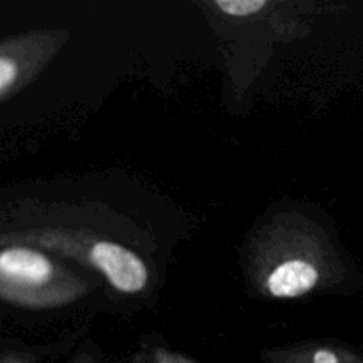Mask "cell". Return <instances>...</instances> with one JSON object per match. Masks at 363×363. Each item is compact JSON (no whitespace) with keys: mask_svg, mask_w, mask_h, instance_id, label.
Returning a JSON list of instances; mask_svg holds the SVG:
<instances>
[{"mask_svg":"<svg viewBox=\"0 0 363 363\" xmlns=\"http://www.w3.org/2000/svg\"><path fill=\"white\" fill-rule=\"evenodd\" d=\"M216 6L230 16H248L264 7V0H218Z\"/></svg>","mask_w":363,"mask_h":363,"instance_id":"cell-4","label":"cell"},{"mask_svg":"<svg viewBox=\"0 0 363 363\" xmlns=\"http://www.w3.org/2000/svg\"><path fill=\"white\" fill-rule=\"evenodd\" d=\"M50 269L48 259L25 248H13L0 255V272L4 277L38 284L48 279Z\"/></svg>","mask_w":363,"mask_h":363,"instance_id":"cell-3","label":"cell"},{"mask_svg":"<svg viewBox=\"0 0 363 363\" xmlns=\"http://www.w3.org/2000/svg\"><path fill=\"white\" fill-rule=\"evenodd\" d=\"M14 77H16V66L7 57H2L0 59V92L2 94L7 91Z\"/></svg>","mask_w":363,"mask_h":363,"instance_id":"cell-5","label":"cell"},{"mask_svg":"<svg viewBox=\"0 0 363 363\" xmlns=\"http://www.w3.org/2000/svg\"><path fill=\"white\" fill-rule=\"evenodd\" d=\"M92 261L105 272L113 287L124 293H137L147 282L144 262L126 248L113 243H98L92 248Z\"/></svg>","mask_w":363,"mask_h":363,"instance_id":"cell-1","label":"cell"},{"mask_svg":"<svg viewBox=\"0 0 363 363\" xmlns=\"http://www.w3.org/2000/svg\"><path fill=\"white\" fill-rule=\"evenodd\" d=\"M312 363H339V360H337V357L332 353V351L321 350L314 354V360H312Z\"/></svg>","mask_w":363,"mask_h":363,"instance_id":"cell-6","label":"cell"},{"mask_svg":"<svg viewBox=\"0 0 363 363\" xmlns=\"http://www.w3.org/2000/svg\"><path fill=\"white\" fill-rule=\"evenodd\" d=\"M318 282V269L303 261H287L269 277L268 287L273 296L294 298L307 293Z\"/></svg>","mask_w":363,"mask_h":363,"instance_id":"cell-2","label":"cell"}]
</instances>
